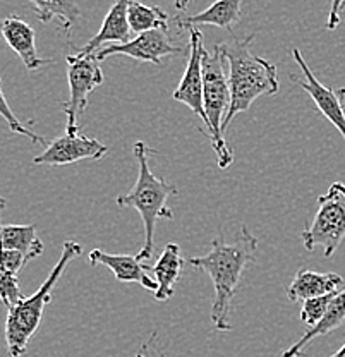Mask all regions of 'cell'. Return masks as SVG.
<instances>
[{
  "label": "cell",
  "mask_w": 345,
  "mask_h": 357,
  "mask_svg": "<svg viewBox=\"0 0 345 357\" xmlns=\"http://www.w3.org/2000/svg\"><path fill=\"white\" fill-rule=\"evenodd\" d=\"M258 248L259 241L250 232L246 225H243L232 243H225L224 236L220 234L211 243L210 252L187 259L189 265L205 271L213 282L215 301L210 318L218 332L232 330L230 314H232L233 296H236L237 285L243 278L246 266L254 261Z\"/></svg>",
  "instance_id": "obj_1"
},
{
  "label": "cell",
  "mask_w": 345,
  "mask_h": 357,
  "mask_svg": "<svg viewBox=\"0 0 345 357\" xmlns=\"http://www.w3.org/2000/svg\"><path fill=\"white\" fill-rule=\"evenodd\" d=\"M254 35L229 43H220L229 64V79L232 100L227 117L224 121V132L232 124L233 117L240 112H247L259 96L277 95L280 89L277 67L266 59L251 52Z\"/></svg>",
  "instance_id": "obj_2"
},
{
  "label": "cell",
  "mask_w": 345,
  "mask_h": 357,
  "mask_svg": "<svg viewBox=\"0 0 345 357\" xmlns=\"http://www.w3.org/2000/svg\"><path fill=\"white\" fill-rule=\"evenodd\" d=\"M135 158L138 162V178L135 188L125 195L117 196L115 203L121 208H135L141 215L144 225V244L138 252L141 261L151 259L155 251V229L158 220H172L174 211L170 210L167 201L170 196L177 195V185L165 178L157 177L150 169V148L143 141H138L132 146Z\"/></svg>",
  "instance_id": "obj_3"
},
{
  "label": "cell",
  "mask_w": 345,
  "mask_h": 357,
  "mask_svg": "<svg viewBox=\"0 0 345 357\" xmlns=\"http://www.w3.org/2000/svg\"><path fill=\"white\" fill-rule=\"evenodd\" d=\"M81 255H83V245L74 243V241H66L62 245L61 258L52 268L50 275L40 285V289L33 296L24 297L21 303L7 307L6 342L10 357H21L24 354L29 338L40 328L43 310H45L47 304L52 303V290L61 280L62 273L69 263Z\"/></svg>",
  "instance_id": "obj_4"
},
{
  "label": "cell",
  "mask_w": 345,
  "mask_h": 357,
  "mask_svg": "<svg viewBox=\"0 0 345 357\" xmlns=\"http://www.w3.org/2000/svg\"><path fill=\"white\" fill-rule=\"evenodd\" d=\"M227 59L222 45H215L213 52H205L203 57V86H205V112L208 117V137L211 141L220 169L232 163L233 153L225 141L224 121L230 109V79L227 76Z\"/></svg>",
  "instance_id": "obj_5"
},
{
  "label": "cell",
  "mask_w": 345,
  "mask_h": 357,
  "mask_svg": "<svg viewBox=\"0 0 345 357\" xmlns=\"http://www.w3.org/2000/svg\"><path fill=\"white\" fill-rule=\"evenodd\" d=\"M306 251L323 248L325 258H332L345 239V184L333 182L325 195L318 196V210L311 225L300 234Z\"/></svg>",
  "instance_id": "obj_6"
},
{
  "label": "cell",
  "mask_w": 345,
  "mask_h": 357,
  "mask_svg": "<svg viewBox=\"0 0 345 357\" xmlns=\"http://www.w3.org/2000/svg\"><path fill=\"white\" fill-rule=\"evenodd\" d=\"M68 83L69 100L64 103L68 117L66 132H79V115L88 107V98L105 81L100 61L95 54L68 55Z\"/></svg>",
  "instance_id": "obj_7"
},
{
  "label": "cell",
  "mask_w": 345,
  "mask_h": 357,
  "mask_svg": "<svg viewBox=\"0 0 345 357\" xmlns=\"http://www.w3.org/2000/svg\"><path fill=\"white\" fill-rule=\"evenodd\" d=\"M183 52L184 48L174 45L172 38H170L169 26H163V28L151 29V31L136 35V38L129 40L128 43H115L107 48H102L95 55L100 62L112 57V55H125V57H131L135 61L160 66L163 57L174 54H183Z\"/></svg>",
  "instance_id": "obj_8"
},
{
  "label": "cell",
  "mask_w": 345,
  "mask_h": 357,
  "mask_svg": "<svg viewBox=\"0 0 345 357\" xmlns=\"http://www.w3.org/2000/svg\"><path fill=\"white\" fill-rule=\"evenodd\" d=\"M191 42H189V59L185 64L184 76L179 86L174 91V100L184 103L205 122L208 131V117L205 112V86H203V57H205V45L203 33L198 28L189 29Z\"/></svg>",
  "instance_id": "obj_9"
},
{
  "label": "cell",
  "mask_w": 345,
  "mask_h": 357,
  "mask_svg": "<svg viewBox=\"0 0 345 357\" xmlns=\"http://www.w3.org/2000/svg\"><path fill=\"white\" fill-rule=\"evenodd\" d=\"M292 57H294L299 69L304 73V79H299L294 74L291 76V79L311 96V100L316 103L321 114L328 119L330 124L335 126L337 131L342 134L345 141V88L333 89L320 83V79L314 76V73L309 69L307 62L304 61L299 48L292 50Z\"/></svg>",
  "instance_id": "obj_10"
},
{
  "label": "cell",
  "mask_w": 345,
  "mask_h": 357,
  "mask_svg": "<svg viewBox=\"0 0 345 357\" xmlns=\"http://www.w3.org/2000/svg\"><path fill=\"white\" fill-rule=\"evenodd\" d=\"M109 148L98 139L79 132H64L55 137L42 155L35 156L36 165H72L81 160H100L107 155Z\"/></svg>",
  "instance_id": "obj_11"
},
{
  "label": "cell",
  "mask_w": 345,
  "mask_h": 357,
  "mask_svg": "<svg viewBox=\"0 0 345 357\" xmlns=\"http://www.w3.org/2000/svg\"><path fill=\"white\" fill-rule=\"evenodd\" d=\"M90 259V265H103L109 270H112L118 282H136L141 287L150 290V292H157L158 284L151 275H148L151 271L150 266L144 265L138 256H129V255H109V252L102 251V249H93L88 255Z\"/></svg>",
  "instance_id": "obj_12"
},
{
  "label": "cell",
  "mask_w": 345,
  "mask_h": 357,
  "mask_svg": "<svg viewBox=\"0 0 345 357\" xmlns=\"http://www.w3.org/2000/svg\"><path fill=\"white\" fill-rule=\"evenodd\" d=\"M2 36L17 54L28 70H38L54 64V59H42L36 50V33L20 16H9L2 21Z\"/></svg>",
  "instance_id": "obj_13"
},
{
  "label": "cell",
  "mask_w": 345,
  "mask_h": 357,
  "mask_svg": "<svg viewBox=\"0 0 345 357\" xmlns=\"http://www.w3.org/2000/svg\"><path fill=\"white\" fill-rule=\"evenodd\" d=\"M129 2L131 0H115L102 22L100 31L81 48V54H96L103 43H128L129 40H132V29L129 24Z\"/></svg>",
  "instance_id": "obj_14"
},
{
  "label": "cell",
  "mask_w": 345,
  "mask_h": 357,
  "mask_svg": "<svg viewBox=\"0 0 345 357\" xmlns=\"http://www.w3.org/2000/svg\"><path fill=\"white\" fill-rule=\"evenodd\" d=\"M344 287L345 282L339 273H318V271L302 268L296 273L294 280L287 287V297L292 303H298V301L326 296Z\"/></svg>",
  "instance_id": "obj_15"
},
{
  "label": "cell",
  "mask_w": 345,
  "mask_h": 357,
  "mask_svg": "<svg viewBox=\"0 0 345 357\" xmlns=\"http://www.w3.org/2000/svg\"><path fill=\"white\" fill-rule=\"evenodd\" d=\"M243 16V0H215L201 13L177 16L174 22L181 29H192L196 26L211 24L222 29H230Z\"/></svg>",
  "instance_id": "obj_16"
},
{
  "label": "cell",
  "mask_w": 345,
  "mask_h": 357,
  "mask_svg": "<svg viewBox=\"0 0 345 357\" xmlns=\"http://www.w3.org/2000/svg\"><path fill=\"white\" fill-rule=\"evenodd\" d=\"M185 259L181 255V248L176 243H170L165 245V249L162 251L160 258L157 259L155 266L151 268L153 271V277L157 280L158 289L153 294L155 299L160 301V303H167L170 297L174 296V287H176L177 280L181 278L183 273Z\"/></svg>",
  "instance_id": "obj_17"
},
{
  "label": "cell",
  "mask_w": 345,
  "mask_h": 357,
  "mask_svg": "<svg viewBox=\"0 0 345 357\" xmlns=\"http://www.w3.org/2000/svg\"><path fill=\"white\" fill-rule=\"evenodd\" d=\"M345 321V287L337 292V296L333 297L332 303H330L328 310H326L325 316L316 323L314 326H311L302 337L299 338L296 344H292L287 351L282 354V357H300L302 356L304 349L314 340V338L323 337V335H328L333 330L339 328L340 325Z\"/></svg>",
  "instance_id": "obj_18"
},
{
  "label": "cell",
  "mask_w": 345,
  "mask_h": 357,
  "mask_svg": "<svg viewBox=\"0 0 345 357\" xmlns=\"http://www.w3.org/2000/svg\"><path fill=\"white\" fill-rule=\"evenodd\" d=\"M40 22L59 21L66 35H70L74 24L81 20V7L76 0H29Z\"/></svg>",
  "instance_id": "obj_19"
},
{
  "label": "cell",
  "mask_w": 345,
  "mask_h": 357,
  "mask_svg": "<svg viewBox=\"0 0 345 357\" xmlns=\"http://www.w3.org/2000/svg\"><path fill=\"white\" fill-rule=\"evenodd\" d=\"M0 239H2V249H14V251L23 252L28 261L42 256L45 249L42 239L36 234L35 225H2Z\"/></svg>",
  "instance_id": "obj_20"
},
{
  "label": "cell",
  "mask_w": 345,
  "mask_h": 357,
  "mask_svg": "<svg viewBox=\"0 0 345 357\" xmlns=\"http://www.w3.org/2000/svg\"><path fill=\"white\" fill-rule=\"evenodd\" d=\"M129 24L132 33L141 35L144 31L169 26V14L158 6H144L139 0L129 2Z\"/></svg>",
  "instance_id": "obj_21"
},
{
  "label": "cell",
  "mask_w": 345,
  "mask_h": 357,
  "mask_svg": "<svg viewBox=\"0 0 345 357\" xmlns=\"http://www.w3.org/2000/svg\"><path fill=\"white\" fill-rule=\"evenodd\" d=\"M340 290H335V292H332V294H326V296L313 297V299L302 301V310H300V319H302V323H306V325H309V326L316 325L323 316H325V312H326V310H328V306H330V303H332L333 297H335L337 292H340Z\"/></svg>",
  "instance_id": "obj_22"
},
{
  "label": "cell",
  "mask_w": 345,
  "mask_h": 357,
  "mask_svg": "<svg viewBox=\"0 0 345 357\" xmlns=\"http://www.w3.org/2000/svg\"><path fill=\"white\" fill-rule=\"evenodd\" d=\"M0 102H2L0 112H2L3 119H6L7 124H9L10 131H13L14 134H21V136H24V137H29V139H31L35 144H43V146H48V144H50L43 136H38V134L29 131V129L26 128L23 122H21L20 119L14 115V112L10 110L9 103H7V98H6V95H3L2 89H0Z\"/></svg>",
  "instance_id": "obj_23"
},
{
  "label": "cell",
  "mask_w": 345,
  "mask_h": 357,
  "mask_svg": "<svg viewBox=\"0 0 345 357\" xmlns=\"http://www.w3.org/2000/svg\"><path fill=\"white\" fill-rule=\"evenodd\" d=\"M0 296H2V303L6 304V307L14 306V304L21 303L24 299L16 273L2 270V275H0Z\"/></svg>",
  "instance_id": "obj_24"
},
{
  "label": "cell",
  "mask_w": 345,
  "mask_h": 357,
  "mask_svg": "<svg viewBox=\"0 0 345 357\" xmlns=\"http://www.w3.org/2000/svg\"><path fill=\"white\" fill-rule=\"evenodd\" d=\"M26 263H28V259L23 252L14 251V249H2V270L17 275Z\"/></svg>",
  "instance_id": "obj_25"
},
{
  "label": "cell",
  "mask_w": 345,
  "mask_h": 357,
  "mask_svg": "<svg viewBox=\"0 0 345 357\" xmlns=\"http://www.w3.org/2000/svg\"><path fill=\"white\" fill-rule=\"evenodd\" d=\"M344 6H345V0H332L328 20H326V29H328V31H335V29L340 26V22H342Z\"/></svg>",
  "instance_id": "obj_26"
},
{
  "label": "cell",
  "mask_w": 345,
  "mask_h": 357,
  "mask_svg": "<svg viewBox=\"0 0 345 357\" xmlns=\"http://www.w3.org/2000/svg\"><path fill=\"white\" fill-rule=\"evenodd\" d=\"M189 3H191V0H174V6L177 7V10L187 9Z\"/></svg>",
  "instance_id": "obj_27"
},
{
  "label": "cell",
  "mask_w": 345,
  "mask_h": 357,
  "mask_svg": "<svg viewBox=\"0 0 345 357\" xmlns=\"http://www.w3.org/2000/svg\"><path fill=\"white\" fill-rule=\"evenodd\" d=\"M330 357H345V344L342 345V347L339 349V351L335 352V354H333V356H330Z\"/></svg>",
  "instance_id": "obj_28"
},
{
  "label": "cell",
  "mask_w": 345,
  "mask_h": 357,
  "mask_svg": "<svg viewBox=\"0 0 345 357\" xmlns=\"http://www.w3.org/2000/svg\"><path fill=\"white\" fill-rule=\"evenodd\" d=\"M136 357H150V356H148V354H146V349H144V347H143V351H139V352H138V354H136ZM160 357H163V356H160Z\"/></svg>",
  "instance_id": "obj_29"
}]
</instances>
